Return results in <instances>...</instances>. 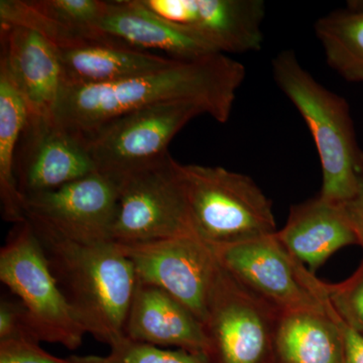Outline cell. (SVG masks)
<instances>
[{
    "label": "cell",
    "mask_w": 363,
    "mask_h": 363,
    "mask_svg": "<svg viewBox=\"0 0 363 363\" xmlns=\"http://www.w3.org/2000/svg\"><path fill=\"white\" fill-rule=\"evenodd\" d=\"M325 290L339 316L363 335V260L350 279L339 284L325 283Z\"/></svg>",
    "instance_id": "25"
},
{
    "label": "cell",
    "mask_w": 363,
    "mask_h": 363,
    "mask_svg": "<svg viewBox=\"0 0 363 363\" xmlns=\"http://www.w3.org/2000/svg\"><path fill=\"white\" fill-rule=\"evenodd\" d=\"M191 220L200 240L228 247L278 233L272 203L250 177L221 167L182 164Z\"/></svg>",
    "instance_id": "4"
},
{
    "label": "cell",
    "mask_w": 363,
    "mask_h": 363,
    "mask_svg": "<svg viewBox=\"0 0 363 363\" xmlns=\"http://www.w3.org/2000/svg\"><path fill=\"white\" fill-rule=\"evenodd\" d=\"M64 86L109 84L173 65L177 59L133 48L90 45L60 50Z\"/></svg>",
    "instance_id": "18"
},
{
    "label": "cell",
    "mask_w": 363,
    "mask_h": 363,
    "mask_svg": "<svg viewBox=\"0 0 363 363\" xmlns=\"http://www.w3.org/2000/svg\"><path fill=\"white\" fill-rule=\"evenodd\" d=\"M324 305L327 314L337 324L343 341V363H363V335L354 330L339 316L333 306L324 294Z\"/></svg>",
    "instance_id": "28"
},
{
    "label": "cell",
    "mask_w": 363,
    "mask_h": 363,
    "mask_svg": "<svg viewBox=\"0 0 363 363\" xmlns=\"http://www.w3.org/2000/svg\"><path fill=\"white\" fill-rule=\"evenodd\" d=\"M344 207L357 235V243L363 248V178L357 194L344 203Z\"/></svg>",
    "instance_id": "29"
},
{
    "label": "cell",
    "mask_w": 363,
    "mask_h": 363,
    "mask_svg": "<svg viewBox=\"0 0 363 363\" xmlns=\"http://www.w3.org/2000/svg\"><path fill=\"white\" fill-rule=\"evenodd\" d=\"M219 264L204 322L211 363H274L279 317Z\"/></svg>",
    "instance_id": "7"
},
{
    "label": "cell",
    "mask_w": 363,
    "mask_h": 363,
    "mask_svg": "<svg viewBox=\"0 0 363 363\" xmlns=\"http://www.w3.org/2000/svg\"><path fill=\"white\" fill-rule=\"evenodd\" d=\"M213 250L224 269L279 313L326 312L324 293L322 298L317 293L319 279L276 234Z\"/></svg>",
    "instance_id": "9"
},
{
    "label": "cell",
    "mask_w": 363,
    "mask_h": 363,
    "mask_svg": "<svg viewBox=\"0 0 363 363\" xmlns=\"http://www.w3.org/2000/svg\"><path fill=\"white\" fill-rule=\"evenodd\" d=\"M96 30L136 50H156L169 58L191 61L221 54L207 43L162 20L140 0L108 1Z\"/></svg>",
    "instance_id": "17"
},
{
    "label": "cell",
    "mask_w": 363,
    "mask_h": 363,
    "mask_svg": "<svg viewBox=\"0 0 363 363\" xmlns=\"http://www.w3.org/2000/svg\"><path fill=\"white\" fill-rule=\"evenodd\" d=\"M245 74L240 62L213 54L177 60L162 70L109 84L64 86L52 121L87 142L117 117L164 102L188 101L225 123Z\"/></svg>",
    "instance_id": "1"
},
{
    "label": "cell",
    "mask_w": 363,
    "mask_h": 363,
    "mask_svg": "<svg viewBox=\"0 0 363 363\" xmlns=\"http://www.w3.org/2000/svg\"><path fill=\"white\" fill-rule=\"evenodd\" d=\"M33 9L72 30L98 32L96 26L108 1L100 0H28Z\"/></svg>",
    "instance_id": "23"
},
{
    "label": "cell",
    "mask_w": 363,
    "mask_h": 363,
    "mask_svg": "<svg viewBox=\"0 0 363 363\" xmlns=\"http://www.w3.org/2000/svg\"><path fill=\"white\" fill-rule=\"evenodd\" d=\"M315 33L327 65L344 80L363 84V0L320 18Z\"/></svg>",
    "instance_id": "21"
},
{
    "label": "cell",
    "mask_w": 363,
    "mask_h": 363,
    "mask_svg": "<svg viewBox=\"0 0 363 363\" xmlns=\"http://www.w3.org/2000/svg\"><path fill=\"white\" fill-rule=\"evenodd\" d=\"M152 13L221 54L259 52L264 45L262 0H140Z\"/></svg>",
    "instance_id": "12"
},
{
    "label": "cell",
    "mask_w": 363,
    "mask_h": 363,
    "mask_svg": "<svg viewBox=\"0 0 363 363\" xmlns=\"http://www.w3.org/2000/svg\"><path fill=\"white\" fill-rule=\"evenodd\" d=\"M0 281L25 306L33 336L67 350L86 333L55 279L32 224H16L0 250Z\"/></svg>",
    "instance_id": "5"
},
{
    "label": "cell",
    "mask_w": 363,
    "mask_h": 363,
    "mask_svg": "<svg viewBox=\"0 0 363 363\" xmlns=\"http://www.w3.org/2000/svg\"><path fill=\"white\" fill-rule=\"evenodd\" d=\"M118 205V184L97 172L25 197L26 220L80 243L111 241Z\"/></svg>",
    "instance_id": "11"
},
{
    "label": "cell",
    "mask_w": 363,
    "mask_h": 363,
    "mask_svg": "<svg viewBox=\"0 0 363 363\" xmlns=\"http://www.w3.org/2000/svg\"><path fill=\"white\" fill-rule=\"evenodd\" d=\"M106 358L111 363H211L206 353L166 350L123 338L112 343Z\"/></svg>",
    "instance_id": "24"
},
{
    "label": "cell",
    "mask_w": 363,
    "mask_h": 363,
    "mask_svg": "<svg viewBox=\"0 0 363 363\" xmlns=\"http://www.w3.org/2000/svg\"><path fill=\"white\" fill-rule=\"evenodd\" d=\"M201 114H206L201 105L175 101L117 117L86 142L95 169L118 184L168 156L177 133Z\"/></svg>",
    "instance_id": "8"
},
{
    "label": "cell",
    "mask_w": 363,
    "mask_h": 363,
    "mask_svg": "<svg viewBox=\"0 0 363 363\" xmlns=\"http://www.w3.org/2000/svg\"><path fill=\"white\" fill-rule=\"evenodd\" d=\"M276 236L313 274L337 250L358 245L344 204L319 194L293 205L285 226Z\"/></svg>",
    "instance_id": "15"
},
{
    "label": "cell",
    "mask_w": 363,
    "mask_h": 363,
    "mask_svg": "<svg viewBox=\"0 0 363 363\" xmlns=\"http://www.w3.org/2000/svg\"><path fill=\"white\" fill-rule=\"evenodd\" d=\"M39 343L32 337L0 340V363H73L50 354Z\"/></svg>",
    "instance_id": "26"
},
{
    "label": "cell",
    "mask_w": 363,
    "mask_h": 363,
    "mask_svg": "<svg viewBox=\"0 0 363 363\" xmlns=\"http://www.w3.org/2000/svg\"><path fill=\"white\" fill-rule=\"evenodd\" d=\"M119 247L133 264L138 283L162 289L204 325L219 267L213 247L196 235Z\"/></svg>",
    "instance_id": "10"
},
{
    "label": "cell",
    "mask_w": 363,
    "mask_h": 363,
    "mask_svg": "<svg viewBox=\"0 0 363 363\" xmlns=\"http://www.w3.org/2000/svg\"><path fill=\"white\" fill-rule=\"evenodd\" d=\"M16 154L21 194L54 190L95 173L87 143L52 121L28 118Z\"/></svg>",
    "instance_id": "13"
},
{
    "label": "cell",
    "mask_w": 363,
    "mask_h": 363,
    "mask_svg": "<svg viewBox=\"0 0 363 363\" xmlns=\"http://www.w3.org/2000/svg\"><path fill=\"white\" fill-rule=\"evenodd\" d=\"M274 363H343V341L327 312L281 313Z\"/></svg>",
    "instance_id": "19"
},
{
    "label": "cell",
    "mask_w": 363,
    "mask_h": 363,
    "mask_svg": "<svg viewBox=\"0 0 363 363\" xmlns=\"http://www.w3.org/2000/svg\"><path fill=\"white\" fill-rule=\"evenodd\" d=\"M1 61L30 118L52 121L64 88L61 54L44 35L21 26L1 23Z\"/></svg>",
    "instance_id": "14"
},
{
    "label": "cell",
    "mask_w": 363,
    "mask_h": 363,
    "mask_svg": "<svg viewBox=\"0 0 363 363\" xmlns=\"http://www.w3.org/2000/svg\"><path fill=\"white\" fill-rule=\"evenodd\" d=\"M272 73L314 140L322 169L319 195L341 204L350 201L363 178V150L358 145L350 105L318 82L292 50L276 55Z\"/></svg>",
    "instance_id": "3"
},
{
    "label": "cell",
    "mask_w": 363,
    "mask_h": 363,
    "mask_svg": "<svg viewBox=\"0 0 363 363\" xmlns=\"http://www.w3.org/2000/svg\"><path fill=\"white\" fill-rule=\"evenodd\" d=\"M28 118L25 100L0 67V201L2 218L16 225L26 221L25 196L18 187L16 160Z\"/></svg>",
    "instance_id": "20"
},
{
    "label": "cell",
    "mask_w": 363,
    "mask_h": 363,
    "mask_svg": "<svg viewBox=\"0 0 363 363\" xmlns=\"http://www.w3.org/2000/svg\"><path fill=\"white\" fill-rule=\"evenodd\" d=\"M118 186L112 242L125 247L197 236L189 211L182 164L171 155L125 177Z\"/></svg>",
    "instance_id": "6"
},
{
    "label": "cell",
    "mask_w": 363,
    "mask_h": 363,
    "mask_svg": "<svg viewBox=\"0 0 363 363\" xmlns=\"http://www.w3.org/2000/svg\"><path fill=\"white\" fill-rule=\"evenodd\" d=\"M0 23L21 26L30 28L44 35L45 39L63 50L79 49L90 45H114L131 48L121 40L99 32H80L60 25L38 13L28 0H1L0 1Z\"/></svg>",
    "instance_id": "22"
},
{
    "label": "cell",
    "mask_w": 363,
    "mask_h": 363,
    "mask_svg": "<svg viewBox=\"0 0 363 363\" xmlns=\"http://www.w3.org/2000/svg\"><path fill=\"white\" fill-rule=\"evenodd\" d=\"M32 226L86 333L108 346L123 338L138 279L121 247L112 241L76 242Z\"/></svg>",
    "instance_id": "2"
},
{
    "label": "cell",
    "mask_w": 363,
    "mask_h": 363,
    "mask_svg": "<svg viewBox=\"0 0 363 363\" xmlns=\"http://www.w3.org/2000/svg\"><path fill=\"white\" fill-rule=\"evenodd\" d=\"M124 336L159 347L207 353L204 325L187 307L157 286L138 283Z\"/></svg>",
    "instance_id": "16"
},
{
    "label": "cell",
    "mask_w": 363,
    "mask_h": 363,
    "mask_svg": "<svg viewBox=\"0 0 363 363\" xmlns=\"http://www.w3.org/2000/svg\"><path fill=\"white\" fill-rule=\"evenodd\" d=\"M73 363H111L107 360L106 357H95V355H87V357H70Z\"/></svg>",
    "instance_id": "30"
},
{
    "label": "cell",
    "mask_w": 363,
    "mask_h": 363,
    "mask_svg": "<svg viewBox=\"0 0 363 363\" xmlns=\"http://www.w3.org/2000/svg\"><path fill=\"white\" fill-rule=\"evenodd\" d=\"M20 337L35 339L28 324L25 306L20 300L2 298L0 303V340Z\"/></svg>",
    "instance_id": "27"
}]
</instances>
